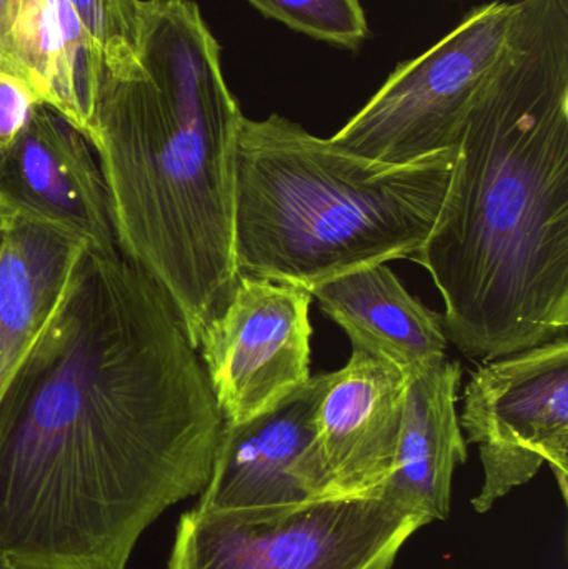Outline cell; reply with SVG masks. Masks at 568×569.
I'll return each mask as SVG.
<instances>
[{
    "mask_svg": "<svg viewBox=\"0 0 568 569\" xmlns=\"http://www.w3.org/2000/svg\"><path fill=\"white\" fill-rule=\"evenodd\" d=\"M312 301L306 288L239 276L197 345L226 423L260 417L309 383Z\"/></svg>",
    "mask_w": 568,
    "mask_h": 569,
    "instance_id": "ba28073f",
    "label": "cell"
},
{
    "mask_svg": "<svg viewBox=\"0 0 568 569\" xmlns=\"http://www.w3.org/2000/svg\"><path fill=\"white\" fill-rule=\"evenodd\" d=\"M517 3L474 9L422 56L400 63L376 96L332 137L387 163L457 150L470 110L512 46Z\"/></svg>",
    "mask_w": 568,
    "mask_h": 569,
    "instance_id": "8992f818",
    "label": "cell"
},
{
    "mask_svg": "<svg viewBox=\"0 0 568 569\" xmlns=\"http://www.w3.org/2000/svg\"><path fill=\"white\" fill-rule=\"evenodd\" d=\"M103 60L67 0H50L49 66L43 106L69 120L87 140L96 137Z\"/></svg>",
    "mask_w": 568,
    "mask_h": 569,
    "instance_id": "9a60e30c",
    "label": "cell"
},
{
    "mask_svg": "<svg viewBox=\"0 0 568 569\" xmlns=\"http://www.w3.org/2000/svg\"><path fill=\"white\" fill-rule=\"evenodd\" d=\"M223 427L169 297L87 249L0 398V560L127 569L150 525L206 490Z\"/></svg>",
    "mask_w": 568,
    "mask_h": 569,
    "instance_id": "6da1fadb",
    "label": "cell"
},
{
    "mask_svg": "<svg viewBox=\"0 0 568 569\" xmlns=\"http://www.w3.org/2000/svg\"><path fill=\"white\" fill-rule=\"evenodd\" d=\"M412 262L472 360L568 328V3L517 2L512 46L457 143L439 220Z\"/></svg>",
    "mask_w": 568,
    "mask_h": 569,
    "instance_id": "7a4b0ae2",
    "label": "cell"
},
{
    "mask_svg": "<svg viewBox=\"0 0 568 569\" xmlns=\"http://www.w3.org/2000/svg\"><path fill=\"white\" fill-rule=\"evenodd\" d=\"M457 150L387 163L279 113L243 117L236 149L239 276L312 290L343 273L412 260L432 233Z\"/></svg>",
    "mask_w": 568,
    "mask_h": 569,
    "instance_id": "277c9868",
    "label": "cell"
},
{
    "mask_svg": "<svg viewBox=\"0 0 568 569\" xmlns=\"http://www.w3.org/2000/svg\"><path fill=\"white\" fill-rule=\"evenodd\" d=\"M289 29L343 49H359L369 36L360 0H247Z\"/></svg>",
    "mask_w": 568,
    "mask_h": 569,
    "instance_id": "2e32d148",
    "label": "cell"
},
{
    "mask_svg": "<svg viewBox=\"0 0 568 569\" xmlns=\"http://www.w3.org/2000/svg\"><path fill=\"white\" fill-rule=\"evenodd\" d=\"M0 569H10L9 567H7L6 563H3L2 560H0Z\"/></svg>",
    "mask_w": 568,
    "mask_h": 569,
    "instance_id": "7402d4cb",
    "label": "cell"
},
{
    "mask_svg": "<svg viewBox=\"0 0 568 569\" xmlns=\"http://www.w3.org/2000/svg\"><path fill=\"white\" fill-rule=\"evenodd\" d=\"M6 227H7V223H6V226H0V243H2L3 232H6Z\"/></svg>",
    "mask_w": 568,
    "mask_h": 569,
    "instance_id": "44dd1931",
    "label": "cell"
},
{
    "mask_svg": "<svg viewBox=\"0 0 568 569\" xmlns=\"http://www.w3.org/2000/svg\"><path fill=\"white\" fill-rule=\"evenodd\" d=\"M329 373L310 378L286 401L223 427L199 510H277L319 500L312 448L316 413Z\"/></svg>",
    "mask_w": 568,
    "mask_h": 569,
    "instance_id": "8fae6325",
    "label": "cell"
},
{
    "mask_svg": "<svg viewBox=\"0 0 568 569\" xmlns=\"http://www.w3.org/2000/svg\"><path fill=\"white\" fill-rule=\"evenodd\" d=\"M564 3H568V0H562Z\"/></svg>",
    "mask_w": 568,
    "mask_h": 569,
    "instance_id": "603a6c76",
    "label": "cell"
},
{
    "mask_svg": "<svg viewBox=\"0 0 568 569\" xmlns=\"http://www.w3.org/2000/svg\"><path fill=\"white\" fill-rule=\"evenodd\" d=\"M19 6L20 0H0V52L6 53L10 59H13L12 30L17 12H19Z\"/></svg>",
    "mask_w": 568,
    "mask_h": 569,
    "instance_id": "d6986e66",
    "label": "cell"
},
{
    "mask_svg": "<svg viewBox=\"0 0 568 569\" xmlns=\"http://www.w3.org/2000/svg\"><path fill=\"white\" fill-rule=\"evenodd\" d=\"M459 421L482 461L477 513H489L546 463L567 503V335L480 365L464 391Z\"/></svg>",
    "mask_w": 568,
    "mask_h": 569,
    "instance_id": "52a82bcc",
    "label": "cell"
},
{
    "mask_svg": "<svg viewBox=\"0 0 568 569\" xmlns=\"http://www.w3.org/2000/svg\"><path fill=\"white\" fill-rule=\"evenodd\" d=\"M462 368L444 357L409 375L396 463L382 491L429 523L449 518L456 468L469 457L457 413Z\"/></svg>",
    "mask_w": 568,
    "mask_h": 569,
    "instance_id": "7c38bea8",
    "label": "cell"
},
{
    "mask_svg": "<svg viewBox=\"0 0 568 569\" xmlns=\"http://www.w3.org/2000/svg\"><path fill=\"white\" fill-rule=\"evenodd\" d=\"M13 213L12 210L9 209L6 202H3L2 197H0V226H6L12 220Z\"/></svg>",
    "mask_w": 568,
    "mask_h": 569,
    "instance_id": "ffe728a7",
    "label": "cell"
},
{
    "mask_svg": "<svg viewBox=\"0 0 568 569\" xmlns=\"http://www.w3.org/2000/svg\"><path fill=\"white\" fill-rule=\"evenodd\" d=\"M426 525L382 490L277 510L196 507L180 517L167 569H392Z\"/></svg>",
    "mask_w": 568,
    "mask_h": 569,
    "instance_id": "5b68a950",
    "label": "cell"
},
{
    "mask_svg": "<svg viewBox=\"0 0 568 569\" xmlns=\"http://www.w3.org/2000/svg\"><path fill=\"white\" fill-rule=\"evenodd\" d=\"M0 197L13 216L117 253L109 192L89 140L47 106L37 107L16 142L0 150Z\"/></svg>",
    "mask_w": 568,
    "mask_h": 569,
    "instance_id": "30bf717a",
    "label": "cell"
},
{
    "mask_svg": "<svg viewBox=\"0 0 568 569\" xmlns=\"http://www.w3.org/2000/svg\"><path fill=\"white\" fill-rule=\"evenodd\" d=\"M320 310L339 325L352 347L363 348L406 371L446 357L444 315L407 291L387 267H363L310 290Z\"/></svg>",
    "mask_w": 568,
    "mask_h": 569,
    "instance_id": "4fadbf2b",
    "label": "cell"
},
{
    "mask_svg": "<svg viewBox=\"0 0 568 569\" xmlns=\"http://www.w3.org/2000/svg\"><path fill=\"white\" fill-rule=\"evenodd\" d=\"M243 113L192 0H140L137 59L103 69L100 170L123 259L172 301L193 347L236 288L233 193Z\"/></svg>",
    "mask_w": 568,
    "mask_h": 569,
    "instance_id": "3957f363",
    "label": "cell"
},
{
    "mask_svg": "<svg viewBox=\"0 0 568 569\" xmlns=\"http://www.w3.org/2000/svg\"><path fill=\"white\" fill-rule=\"evenodd\" d=\"M86 242L13 216L0 243V398L56 313Z\"/></svg>",
    "mask_w": 568,
    "mask_h": 569,
    "instance_id": "5bb4252c",
    "label": "cell"
},
{
    "mask_svg": "<svg viewBox=\"0 0 568 569\" xmlns=\"http://www.w3.org/2000/svg\"><path fill=\"white\" fill-rule=\"evenodd\" d=\"M409 375L363 348L329 373L312 455L319 500L377 495L396 463Z\"/></svg>",
    "mask_w": 568,
    "mask_h": 569,
    "instance_id": "9c48e42d",
    "label": "cell"
},
{
    "mask_svg": "<svg viewBox=\"0 0 568 569\" xmlns=\"http://www.w3.org/2000/svg\"><path fill=\"white\" fill-rule=\"evenodd\" d=\"M39 106L42 100L29 73L0 52V150L16 142Z\"/></svg>",
    "mask_w": 568,
    "mask_h": 569,
    "instance_id": "ac0fdd59",
    "label": "cell"
},
{
    "mask_svg": "<svg viewBox=\"0 0 568 569\" xmlns=\"http://www.w3.org/2000/svg\"><path fill=\"white\" fill-rule=\"evenodd\" d=\"M99 49L103 69L122 73L139 50L140 0H67Z\"/></svg>",
    "mask_w": 568,
    "mask_h": 569,
    "instance_id": "e0dca14e",
    "label": "cell"
}]
</instances>
